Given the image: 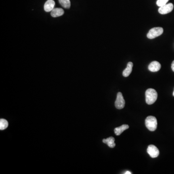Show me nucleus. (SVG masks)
<instances>
[{"label": "nucleus", "instance_id": "obj_7", "mask_svg": "<svg viewBox=\"0 0 174 174\" xmlns=\"http://www.w3.org/2000/svg\"><path fill=\"white\" fill-rule=\"evenodd\" d=\"M161 65L158 61H153L149 64V70L153 72H156L160 70Z\"/></svg>", "mask_w": 174, "mask_h": 174}, {"label": "nucleus", "instance_id": "obj_14", "mask_svg": "<svg viewBox=\"0 0 174 174\" xmlns=\"http://www.w3.org/2000/svg\"><path fill=\"white\" fill-rule=\"evenodd\" d=\"M8 126V122L7 120L4 118L0 120V130H4L7 129Z\"/></svg>", "mask_w": 174, "mask_h": 174}, {"label": "nucleus", "instance_id": "obj_10", "mask_svg": "<svg viewBox=\"0 0 174 174\" xmlns=\"http://www.w3.org/2000/svg\"><path fill=\"white\" fill-rule=\"evenodd\" d=\"M133 64L132 62H129L127 64V67L125 69L122 73L123 76L124 77H128L131 74L132 71Z\"/></svg>", "mask_w": 174, "mask_h": 174}, {"label": "nucleus", "instance_id": "obj_6", "mask_svg": "<svg viewBox=\"0 0 174 174\" xmlns=\"http://www.w3.org/2000/svg\"><path fill=\"white\" fill-rule=\"evenodd\" d=\"M147 153L151 158L157 157L159 155V150L156 147L153 145H149L147 149Z\"/></svg>", "mask_w": 174, "mask_h": 174}, {"label": "nucleus", "instance_id": "obj_1", "mask_svg": "<svg viewBox=\"0 0 174 174\" xmlns=\"http://www.w3.org/2000/svg\"><path fill=\"white\" fill-rule=\"evenodd\" d=\"M145 96L147 104L150 105L155 103L157 99V93L153 89H147L145 93Z\"/></svg>", "mask_w": 174, "mask_h": 174}, {"label": "nucleus", "instance_id": "obj_12", "mask_svg": "<svg viewBox=\"0 0 174 174\" xmlns=\"http://www.w3.org/2000/svg\"><path fill=\"white\" fill-rule=\"evenodd\" d=\"M103 142L107 144L108 147L111 148H113L116 146V144L115 143V138L112 136L108 137L107 139H104Z\"/></svg>", "mask_w": 174, "mask_h": 174}, {"label": "nucleus", "instance_id": "obj_8", "mask_svg": "<svg viewBox=\"0 0 174 174\" xmlns=\"http://www.w3.org/2000/svg\"><path fill=\"white\" fill-rule=\"evenodd\" d=\"M55 1L53 0H47L44 4V10L45 11L50 12L54 9V7Z\"/></svg>", "mask_w": 174, "mask_h": 174}, {"label": "nucleus", "instance_id": "obj_17", "mask_svg": "<svg viewBox=\"0 0 174 174\" xmlns=\"http://www.w3.org/2000/svg\"><path fill=\"white\" fill-rule=\"evenodd\" d=\"M125 174H132V173H131V172H130L129 171H126V172H125V173H124Z\"/></svg>", "mask_w": 174, "mask_h": 174}, {"label": "nucleus", "instance_id": "obj_16", "mask_svg": "<svg viewBox=\"0 0 174 174\" xmlns=\"http://www.w3.org/2000/svg\"><path fill=\"white\" fill-rule=\"evenodd\" d=\"M171 68L173 70V71L174 72V61L172 63Z\"/></svg>", "mask_w": 174, "mask_h": 174}, {"label": "nucleus", "instance_id": "obj_9", "mask_svg": "<svg viewBox=\"0 0 174 174\" xmlns=\"http://www.w3.org/2000/svg\"><path fill=\"white\" fill-rule=\"evenodd\" d=\"M64 12L62 8H55L51 11V15L53 18L60 17L63 15Z\"/></svg>", "mask_w": 174, "mask_h": 174}, {"label": "nucleus", "instance_id": "obj_15", "mask_svg": "<svg viewBox=\"0 0 174 174\" xmlns=\"http://www.w3.org/2000/svg\"><path fill=\"white\" fill-rule=\"evenodd\" d=\"M168 1L169 0H157L156 2L157 5L158 7H161L165 5Z\"/></svg>", "mask_w": 174, "mask_h": 174}, {"label": "nucleus", "instance_id": "obj_5", "mask_svg": "<svg viewBox=\"0 0 174 174\" xmlns=\"http://www.w3.org/2000/svg\"><path fill=\"white\" fill-rule=\"evenodd\" d=\"M174 8V5L172 3L166 4L165 5L160 7L158 10L159 13L162 15H165L168 13H170Z\"/></svg>", "mask_w": 174, "mask_h": 174}, {"label": "nucleus", "instance_id": "obj_3", "mask_svg": "<svg viewBox=\"0 0 174 174\" xmlns=\"http://www.w3.org/2000/svg\"><path fill=\"white\" fill-rule=\"evenodd\" d=\"M164 32V30L161 27H155L152 28L149 31L147 34V37L149 39H152L160 36Z\"/></svg>", "mask_w": 174, "mask_h": 174}, {"label": "nucleus", "instance_id": "obj_2", "mask_svg": "<svg viewBox=\"0 0 174 174\" xmlns=\"http://www.w3.org/2000/svg\"><path fill=\"white\" fill-rule=\"evenodd\" d=\"M145 124L148 130L150 131H154L157 128V121L155 117L149 116L145 120Z\"/></svg>", "mask_w": 174, "mask_h": 174}, {"label": "nucleus", "instance_id": "obj_4", "mask_svg": "<svg viewBox=\"0 0 174 174\" xmlns=\"http://www.w3.org/2000/svg\"><path fill=\"white\" fill-rule=\"evenodd\" d=\"M115 104L117 109H121L124 107L125 102L123 98L122 94L121 92H118L117 94V99Z\"/></svg>", "mask_w": 174, "mask_h": 174}, {"label": "nucleus", "instance_id": "obj_11", "mask_svg": "<svg viewBox=\"0 0 174 174\" xmlns=\"http://www.w3.org/2000/svg\"><path fill=\"white\" fill-rule=\"evenodd\" d=\"M129 128V126L128 125H122L120 127H117L116 128H115V133L116 134V135H121V133H122L123 131L127 130Z\"/></svg>", "mask_w": 174, "mask_h": 174}, {"label": "nucleus", "instance_id": "obj_18", "mask_svg": "<svg viewBox=\"0 0 174 174\" xmlns=\"http://www.w3.org/2000/svg\"><path fill=\"white\" fill-rule=\"evenodd\" d=\"M173 96H174V92H173Z\"/></svg>", "mask_w": 174, "mask_h": 174}, {"label": "nucleus", "instance_id": "obj_13", "mask_svg": "<svg viewBox=\"0 0 174 174\" xmlns=\"http://www.w3.org/2000/svg\"><path fill=\"white\" fill-rule=\"evenodd\" d=\"M59 3L63 7L69 9L71 6L70 0H58Z\"/></svg>", "mask_w": 174, "mask_h": 174}]
</instances>
